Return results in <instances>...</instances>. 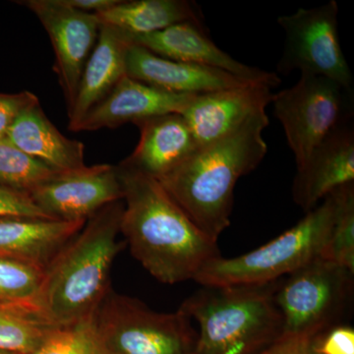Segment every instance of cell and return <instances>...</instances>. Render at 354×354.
<instances>
[{
  "mask_svg": "<svg viewBox=\"0 0 354 354\" xmlns=\"http://www.w3.org/2000/svg\"><path fill=\"white\" fill-rule=\"evenodd\" d=\"M123 192L120 232L132 255L160 283L193 279L221 257L218 241L203 232L157 179L120 162Z\"/></svg>",
  "mask_w": 354,
  "mask_h": 354,
  "instance_id": "1",
  "label": "cell"
},
{
  "mask_svg": "<svg viewBox=\"0 0 354 354\" xmlns=\"http://www.w3.org/2000/svg\"><path fill=\"white\" fill-rule=\"evenodd\" d=\"M266 111L223 138L199 147L189 158L158 179L165 190L203 232L218 241L230 225L235 184L264 160Z\"/></svg>",
  "mask_w": 354,
  "mask_h": 354,
  "instance_id": "2",
  "label": "cell"
},
{
  "mask_svg": "<svg viewBox=\"0 0 354 354\" xmlns=\"http://www.w3.org/2000/svg\"><path fill=\"white\" fill-rule=\"evenodd\" d=\"M124 202L86 221L44 271L36 307L58 328L87 322L111 290V271L127 242L118 241Z\"/></svg>",
  "mask_w": 354,
  "mask_h": 354,
  "instance_id": "3",
  "label": "cell"
},
{
  "mask_svg": "<svg viewBox=\"0 0 354 354\" xmlns=\"http://www.w3.org/2000/svg\"><path fill=\"white\" fill-rule=\"evenodd\" d=\"M278 281L261 285L205 286L180 310L200 326L193 354H260L283 335L274 295Z\"/></svg>",
  "mask_w": 354,
  "mask_h": 354,
  "instance_id": "4",
  "label": "cell"
},
{
  "mask_svg": "<svg viewBox=\"0 0 354 354\" xmlns=\"http://www.w3.org/2000/svg\"><path fill=\"white\" fill-rule=\"evenodd\" d=\"M334 198L330 193L297 225L252 252L209 261L193 281L201 286L261 285L281 279L317 258L322 257L329 239Z\"/></svg>",
  "mask_w": 354,
  "mask_h": 354,
  "instance_id": "5",
  "label": "cell"
},
{
  "mask_svg": "<svg viewBox=\"0 0 354 354\" xmlns=\"http://www.w3.org/2000/svg\"><path fill=\"white\" fill-rule=\"evenodd\" d=\"M88 324L97 354H193L198 339L180 310L153 311L111 288Z\"/></svg>",
  "mask_w": 354,
  "mask_h": 354,
  "instance_id": "6",
  "label": "cell"
},
{
  "mask_svg": "<svg viewBox=\"0 0 354 354\" xmlns=\"http://www.w3.org/2000/svg\"><path fill=\"white\" fill-rule=\"evenodd\" d=\"M353 274L320 257L279 281L274 299L283 335L315 337L339 325L353 297Z\"/></svg>",
  "mask_w": 354,
  "mask_h": 354,
  "instance_id": "7",
  "label": "cell"
},
{
  "mask_svg": "<svg viewBox=\"0 0 354 354\" xmlns=\"http://www.w3.org/2000/svg\"><path fill=\"white\" fill-rule=\"evenodd\" d=\"M351 91L325 77L301 74L295 86L274 94V114L285 130L297 169L335 127L351 118Z\"/></svg>",
  "mask_w": 354,
  "mask_h": 354,
  "instance_id": "8",
  "label": "cell"
},
{
  "mask_svg": "<svg viewBox=\"0 0 354 354\" xmlns=\"http://www.w3.org/2000/svg\"><path fill=\"white\" fill-rule=\"evenodd\" d=\"M337 15L339 6L330 0L279 17L286 36L279 73L286 75L298 70L301 74L325 77L353 90V73L339 41Z\"/></svg>",
  "mask_w": 354,
  "mask_h": 354,
  "instance_id": "9",
  "label": "cell"
},
{
  "mask_svg": "<svg viewBox=\"0 0 354 354\" xmlns=\"http://www.w3.org/2000/svg\"><path fill=\"white\" fill-rule=\"evenodd\" d=\"M18 3L32 11L48 32L55 51L53 70L69 111L84 67L97 43L101 22L97 14L77 10L64 0H24Z\"/></svg>",
  "mask_w": 354,
  "mask_h": 354,
  "instance_id": "10",
  "label": "cell"
},
{
  "mask_svg": "<svg viewBox=\"0 0 354 354\" xmlns=\"http://www.w3.org/2000/svg\"><path fill=\"white\" fill-rule=\"evenodd\" d=\"M29 196L51 220L87 221L106 205L122 200L123 192L118 167L97 165L57 174Z\"/></svg>",
  "mask_w": 354,
  "mask_h": 354,
  "instance_id": "11",
  "label": "cell"
},
{
  "mask_svg": "<svg viewBox=\"0 0 354 354\" xmlns=\"http://www.w3.org/2000/svg\"><path fill=\"white\" fill-rule=\"evenodd\" d=\"M125 35L130 43L158 57L223 70L245 80L268 84L272 88L281 84L276 73L242 64L221 50L205 31L202 22L187 21L152 34Z\"/></svg>",
  "mask_w": 354,
  "mask_h": 354,
  "instance_id": "12",
  "label": "cell"
},
{
  "mask_svg": "<svg viewBox=\"0 0 354 354\" xmlns=\"http://www.w3.org/2000/svg\"><path fill=\"white\" fill-rule=\"evenodd\" d=\"M272 87L248 83L194 95L181 115L187 122L198 148L227 136L272 104Z\"/></svg>",
  "mask_w": 354,
  "mask_h": 354,
  "instance_id": "13",
  "label": "cell"
},
{
  "mask_svg": "<svg viewBox=\"0 0 354 354\" xmlns=\"http://www.w3.org/2000/svg\"><path fill=\"white\" fill-rule=\"evenodd\" d=\"M353 183L354 130L348 120L335 127L297 169L293 200L308 213L333 191Z\"/></svg>",
  "mask_w": 354,
  "mask_h": 354,
  "instance_id": "14",
  "label": "cell"
},
{
  "mask_svg": "<svg viewBox=\"0 0 354 354\" xmlns=\"http://www.w3.org/2000/svg\"><path fill=\"white\" fill-rule=\"evenodd\" d=\"M194 95L172 94L127 75L88 111L75 132L118 128L164 114L181 113Z\"/></svg>",
  "mask_w": 354,
  "mask_h": 354,
  "instance_id": "15",
  "label": "cell"
},
{
  "mask_svg": "<svg viewBox=\"0 0 354 354\" xmlns=\"http://www.w3.org/2000/svg\"><path fill=\"white\" fill-rule=\"evenodd\" d=\"M127 74L140 82L179 95L207 94L259 83L239 78L223 70L158 57L132 44L127 50Z\"/></svg>",
  "mask_w": 354,
  "mask_h": 354,
  "instance_id": "16",
  "label": "cell"
},
{
  "mask_svg": "<svg viewBox=\"0 0 354 354\" xmlns=\"http://www.w3.org/2000/svg\"><path fill=\"white\" fill-rule=\"evenodd\" d=\"M135 125L140 130L138 145L121 162L157 180L183 164L198 148L180 113L155 116Z\"/></svg>",
  "mask_w": 354,
  "mask_h": 354,
  "instance_id": "17",
  "label": "cell"
},
{
  "mask_svg": "<svg viewBox=\"0 0 354 354\" xmlns=\"http://www.w3.org/2000/svg\"><path fill=\"white\" fill-rule=\"evenodd\" d=\"M130 43L125 32L102 25L97 43L84 67L73 106L68 113L70 131L75 132L88 111L100 104L127 75Z\"/></svg>",
  "mask_w": 354,
  "mask_h": 354,
  "instance_id": "18",
  "label": "cell"
},
{
  "mask_svg": "<svg viewBox=\"0 0 354 354\" xmlns=\"http://www.w3.org/2000/svg\"><path fill=\"white\" fill-rule=\"evenodd\" d=\"M86 221L43 218H0V256L46 268Z\"/></svg>",
  "mask_w": 354,
  "mask_h": 354,
  "instance_id": "19",
  "label": "cell"
},
{
  "mask_svg": "<svg viewBox=\"0 0 354 354\" xmlns=\"http://www.w3.org/2000/svg\"><path fill=\"white\" fill-rule=\"evenodd\" d=\"M6 139L58 174L87 167L82 142L65 137L48 120L39 102L21 113L7 132Z\"/></svg>",
  "mask_w": 354,
  "mask_h": 354,
  "instance_id": "20",
  "label": "cell"
},
{
  "mask_svg": "<svg viewBox=\"0 0 354 354\" xmlns=\"http://www.w3.org/2000/svg\"><path fill=\"white\" fill-rule=\"evenodd\" d=\"M97 16L102 25L111 26L130 36L152 34L187 21L202 22L196 6L187 0H120Z\"/></svg>",
  "mask_w": 354,
  "mask_h": 354,
  "instance_id": "21",
  "label": "cell"
},
{
  "mask_svg": "<svg viewBox=\"0 0 354 354\" xmlns=\"http://www.w3.org/2000/svg\"><path fill=\"white\" fill-rule=\"evenodd\" d=\"M58 329L34 305L0 304V349L29 354Z\"/></svg>",
  "mask_w": 354,
  "mask_h": 354,
  "instance_id": "22",
  "label": "cell"
},
{
  "mask_svg": "<svg viewBox=\"0 0 354 354\" xmlns=\"http://www.w3.org/2000/svg\"><path fill=\"white\" fill-rule=\"evenodd\" d=\"M334 216L323 259L346 268L354 274V183L332 192Z\"/></svg>",
  "mask_w": 354,
  "mask_h": 354,
  "instance_id": "23",
  "label": "cell"
},
{
  "mask_svg": "<svg viewBox=\"0 0 354 354\" xmlns=\"http://www.w3.org/2000/svg\"><path fill=\"white\" fill-rule=\"evenodd\" d=\"M57 174L9 140L0 139V186L30 194Z\"/></svg>",
  "mask_w": 354,
  "mask_h": 354,
  "instance_id": "24",
  "label": "cell"
},
{
  "mask_svg": "<svg viewBox=\"0 0 354 354\" xmlns=\"http://www.w3.org/2000/svg\"><path fill=\"white\" fill-rule=\"evenodd\" d=\"M44 277L37 266L0 256V304L36 306Z\"/></svg>",
  "mask_w": 354,
  "mask_h": 354,
  "instance_id": "25",
  "label": "cell"
},
{
  "mask_svg": "<svg viewBox=\"0 0 354 354\" xmlns=\"http://www.w3.org/2000/svg\"><path fill=\"white\" fill-rule=\"evenodd\" d=\"M29 354H97L88 324L58 328Z\"/></svg>",
  "mask_w": 354,
  "mask_h": 354,
  "instance_id": "26",
  "label": "cell"
},
{
  "mask_svg": "<svg viewBox=\"0 0 354 354\" xmlns=\"http://www.w3.org/2000/svg\"><path fill=\"white\" fill-rule=\"evenodd\" d=\"M8 216L50 218L34 204L29 194L0 186V218Z\"/></svg>",
  "mask_w": 354,
  "mask_h": 354,
  "instance_id": "27",
  "label": "cell"
},
{
  "mask_svg": "<svg viewBox=\"0 0 354 354\" xmlns=\"http://www.w3.org/2000/svg\"><path fill=\"white\" fill-rule=\"evenodd\" d=\"M38 102V97L29 91L17 94L0 93V139L6 138L7 132L23 111Z\"/></svg>",
  "mask_w": 354,
  "mask_h": 354,
  "instance_id": "28",
  "label": "cell"
},
{
  "mask_svg": "<svg viewBox=\"0 0 354 354\" xmlns=\"http://www.w3.org/2000/svg\"><path fill=\"white\" fill-rule=\"evenodd\" d=\"M315 349L319 354H354V330L335 326L315 337Z\"/></svg>",
  "mask_w": 354,
  "mask_h": 354,
  "instance_id": "29",
  "label": "cell"
},
{
  "mask_svg": "<svg viewBox=\"0 0 354 354\" xmlns=\"http://www.w3.org/2000/svg\"><path fill=\"white\" fill-rule=\"evenodd\" d=\"M260 354H319L315 337L309 335H281L270 348Z\"/></svg>",
  "mask_w": 354,
  "mask_h": 354,
  "instance_id": "30",
  "label": "cell"
},
{
  "mask_svg": "<svg viewBox=\"0 0 354 354\" xmlns=\"http://www.w3.org/2000/svg\"><path fill=\"white\" fill-rule=\"evenodd\" d=\"M64 1L67 6L77 10L97 14L116 6L120 0H64Z\"/></svg>",
  "mask_w": 354,
  "mask_h": 354,
  "instance_id": "31",
  "label": "cell"
},
{
  "mask_svg": "<svg viewBox=\"0 0 354 354\" xmlns=\"http://www.w3.org/2000/svg\"><path fill=\"white\" fill-rule=\"evenodd\" d=\"M0 354H19V353H11V351H2V349H0Z\"/></svg>",
  "mask_w": 354,
  "mask_h": 354,
  "instance_id": "32",
  "label": "cell"
}]
</instances>
